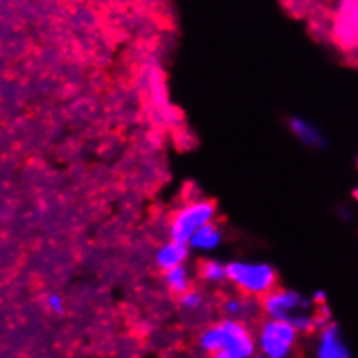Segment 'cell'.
Instances as JSON below:
<instances>
[{
    "instance_id": "cell-1",
    "label": "cell",
    "mask_w": 358,
    "mask_h": 358,
    "mask_svg": "<svg viewBox=\"0 0 358 358\" xmlns=\"http://www.w3.org/2000/svg\"><path fill=\"white\" fill-rule=\"evenodd\" d=\"M262 312L268 319L287 320L298 329L301 336H312L329 322L326 299L322 293L313 298L299 294L298 291L275 287L260 299Z\"/></svg>"
},
{
    "instance_id": "cell-2",
    "label": "cell",
    "mask_w": 358,
    "mask_h": 358,
    "mask_svg": "<svg viewBox=\"0 0 358 358\" xmlns=\"http://www.w3.org/2000/svg\"><path fill=\"white\" fill-rule=\"evenodd\" d=\"M197 346L206 357L218 352L236 353L243 358L257 355V339L251 324L222 317L217 322L210 324L197 336Z\"/></svg>"
},
{
    "instance_id": "cell-3",
    "label": "cell",
    "mask_w": 358,
    "mask_h": 358,
    "mask_svg": "<svg viewBox=\"0 0 358 358\" xmlns=\"http://www.w3.org/2000/svg\"><path fill=\"white\" fill-rule=\"evenodd\" d=\"M299 338L298 329L287 320L265 317L255 329L257 353L266 358H293L298 352Z\"/></svg>"
},
{
    "instance_id": "cell-4",
    "label": "cell",
    "mask_w": 358,
    "mask_h": 358,
    "mask_svg": "<svg viewBox=\"0 0 358 358\" xmlns=\"http://www.w3.org/2000/svg\"><path fill=\"white\" fill-rule=\"evenodd\" d=\"M227 282L237 293L262 299L277 287V272L268 263L236 260L227 263Z\"/></svg>"
},
{
    "instance_id": "cell-5",
    "label": "cell",
    "mask_w": 358,
    "mask_h": 358,
    "mask_svg": "<svg viewBox=\"0 0 358 358\" xmlns=\"http://www.w3.org/2000/svg\"><path fill=\"white\" fill-rule=\"evenodd\" d=\"M217 218V206L213 201L204 197H194L173 211L168 224V237L178 243L189 244L191 237L199 229L213 224Z\"/></svg>"
},
{
    "instance_id": "cell-6",
    "label": "cell",
    "mask_w": 358,
    "mask_h": 358,
    "mask_svg": "<svg viewBox=\"0 0 358 358\" xmlns=\"http://www.w3.org/2000/svg\"><path fill=\"white\" fill-rule=\"evenodd\" d=\"M308 358H353L338 324L329 320L315 334H312Z\"/></svg>"
},
{
    "instance_id": "cell-7",
    "label": "cell",
    "mask_w": 358,
    "mask_h": 358,
    "mask_svg": "<svg viewBox=\"0 0 358 358\" xmlns=\"http://www.w3.org/2000/svg\"><path fill=\"white\" fill-rule=\"evenodd\" d=\"M220 310L222 313H224V317H227V319L241 320V322L250 324L251 320L257 319L258 313L262 312V306L260 299L241 294L236 291V294H230L222 301Z\"/></svg>"
},
{
    "instance_id": "cell-8",
    "label": "cell",
    "mask_w": 358,
    "mask_h": 358,
    "mask_svg": "<svg viewBox=\"0 0 358 358\" xmlns=\"http://www.w3.org/2000/svg\"><path fill=\"white\" fill-rule=\"evenodd\" d=\"M189 255H191L189 244L168 239L163 246H159L158 253H156V265H158L163 272H166V270L175 268V266L185 265Z\"/></svg>"
},
{
    "instance_id": "cell-9",
    "label": "cell",
    "mask_w": 358,
    "mask_h": 358,
    "mask_svg": "<svg viewBox=\"0 0 358 358\" xmlns=\"http://www.w3.org/2000/svg\"><path fill=\"white\" fill-rule=\"evenodd\" d=\"M224 241V232H222L220 225L208 224L206 227L199 229L194 236L189 241V248L191 251H201V253H211V251L218 250Z\"/></svg>"
},
{
    "instance_id": "cell-10",
    "label": "cell",
    "mask_w": 358,
    "mask_h": 358,
    "mask_svg": "<svg viewBox=\"0 0 358 358\" xmlns=\"http://www.w3.org/2000/svg\"><path fill=\"white\" fill-rule=\"evenodd\" d=\"M289 130L303 145H306V148H322L324 142H326L324 141L322 131L317 129L313 123L306 122V120L303 118L291 120Z\"/></svg>"
},
{
    "instance_id": "cell-11",
    "label": "cell",
    "mask_w": 358,
    "mask_h": 358,
    "mask_svg": "<svg viewBox=\"0 0 358 358\" xmlns=\"http://www.w3.org/2000/svg\"><path fill=\"white\" fill-rule=\"evenodd\" d=\"M163 280L166 289L170 291L175 298H178V296H182L184 293H187L189 289H192L191 270L185 265L175 266V268L163 272Z\"/></svg>"
},
{
    "instance_id": "cell-12",
    "label": "cell",
    "mask_w": 358,
    "mask_h": 358,
    "mask_svg": "<svg viewBox=\"0 0 358 358\" xmlns=\"http://www.w3.org/2000/svg\"><path fill=\"white\" fill-rule=\"evenodd\" d=\"M197 275L206 284H224L227 282V265L218 260H204L199 263Z\"/></svg>"
},
{
    "instance_id": "cell-13",
    "label": "cell",
    "mask_w": 358,
    "mask_h": 358,
    "mask_svg": "<svg viewBox=\"0 0 358 358\" xmlns=\"http://www.w3.org/2000/svg\"><path fill=\"white\" fill-rule=\"evenodd\" d=\"M177 301H178V306H180L184 312L196 313V312H199V310L204 306V296L201 294L197 289H194V287H192V289H189L187 293L178 296Z\"/></svg>"
},
{
    "instance_id": "cell-14",
    "label": "cell",
    "mask_w": 358,
    "mask_h": 358,
    "mask_svg": "<svg viewBox=\"0 0 358 358\" xmlns=\"http://www.w3.org/2000/svg\"><path fill=\"white\" fill-rule=\"evenodd\" d=\"M47 305H49V308L52 310L54 313H63V310H64L63 298L57 294H50L49 299H47Z\"/></svg>"
},
{
    "instance_id": "cell-15",
    "label": "cell",
    "mask_w": 358,
    "mask_h": 358,
    "mask_svg": "<svg viewBox=\"0 0 358 358\" xmlns=\"http://www.w3.org/2000/svg\"><path fill=\"white\" fill-rule=\"evenodd\" d=\"M208 358H243V357L236 355V353H229V352H218V353H215V355H211V357H208Z\"/></svg>"
},
{
    "instance_id": "cell-16",
    "label": "cell",
    "mask_w": 358,
    "mask_h": 358,
    "mask_svg": "<svg viewBox=\"0 0 358 358\" xmlns=\"http://www.w3.org/2000/svg\"><path fill=\"white\" fill-rule=\"evenodd\" d=\"M253 358H266V357H263V355H258V353H257V355H255Z\"/></svg>"
},
{
    "instance_id": "cell-17",
    "label": "cell",
    "mask_w": 358,
    "mask_h": 358,
    "mask_svg": "<svg viewBox=\"0 0 358 358\" xmlns=\"http://www.w3.org/2000/svg\"><path fill=\"white\" fill-rule=\"evenodd\" d=\"M355 197H357V201H358V191H355Z\"/></svg>"
}]
</instances>
